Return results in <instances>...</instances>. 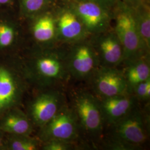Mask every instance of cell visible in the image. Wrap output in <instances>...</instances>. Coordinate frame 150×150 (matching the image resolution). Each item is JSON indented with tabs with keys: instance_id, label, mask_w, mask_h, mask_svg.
<instances>
[{
	"instance_id": "2e32d148",
	"label": "cell",
	"mask_w": 150,
	"mask_h": 150,
	"mask_svg": "<svg viewBox=\"0 0 150 150\" xmlns=\"http://www.w3.org/2000/svg\"><path fill=\"white\" fill-rule=\"evenodd\" d=\"M59 0H17L19 15L30 20L40 13L52 8Z\"/></svg>"
},
{
	"instance_id": "ac0fdd59",
	"label": "cell",
	"mask_w": 150,
	"mask_h": 150,
	"mask_svg": "<svg viewBox=\"0 0 150 150\" xmlns=\"http://www.w3.org/2000/svg\"><path fill=\"white\" fill-rule=\"evenodd\" d=\"M2 128L6 132L24 135L31 131V125L26 117L21 115H12L6 118Z\"/></svg>"
},
{
	"instance_id": "cb8c5ba5",
	"label": "cell",
	"mask_w": 150,
	"mask_h": 150,
	"mask_svg": "<svg viewBox=\"0 0 150 150\" xmlns=\"http://www.w3.org/2000/svg\"><path fill=\"white\" fill-rule=\"evenodd\" d=\"M14 5V0H0V10L10 9Z\"/></svg>"
},
{
	"instance_id": "277c9868",
	"label": "cell",
	"mask_w": 150,
	"mask_h": 150,
	"mask_svg": "<svg viewBox=\"0 0 150 150\" xmlns=\"http://www.w3.org/2000/svg\"><path fill=\"white\" fill-rule=\"evenodd\" d=\"M51 49L33 60V72L44 83L64 88L71 78L67 64V45L59 44Z\"/></svg>"
},
{
	"instance_id": "e0dca14e",
	"label": "cell",
	"mask_w": 150,
	"mask_h": 150,
	"mask_svg": "<svg viewBox=\"0 0 150 150\" xmlns=\"http://www.w3.org/2000/svg\"><path fill=\"white\" fill-rule=\"evenodd\" d=\"M16 92V85L11 74L0 67V111L10 103Z\"/></svg>"
},
{
	"instance_id": "ffe728a7",
	"label": "cell",
	"mask_w": 150,
	"mask_h": 150,
	"mask_svg": "<svg viewBox=\"0 0 150 150\" xmlns=\"http://www.w3.org/2000/svg\"><path fill=\"white\" fill-rule=\"evenodd\" d=\"M132 93L139 102H148L150 98V78L138 84L134 88Z\"/></svg>"
},
{
	"instance_id": "9a60e30c",
	"label": "cell",
	"mask_w": 150,
	"mask_h": 150,
	"mask_svg": "<svg viewBox=\"0 0 150 150\" xmlns=\"http://www.w3.org/2000/svg\"><path fill=\"white\" fill-rule=\"evenodd\" d=\"M133 10L139 37L146 50L150 54V5L141 2Z\"/></svg>"
},
{
	"instance_id": "30bf717a",
	"label": "cell",
	"mask_w": 150,
	"mask_h": 150,
	"mask_svg": "<svg viewBox=\"0 0 150 150\" xmlns=\"http://www.w3.org/2000/svg\"><path fill=\"white\" fill-rule=\"evenodd\" d=\"M88 81L91 82V91L98 98L128 92L123 72L118 67L100 66Z\"/></svg>"
},
{
	"instance_id": "603a6c76",
	"label": "cell",
	"mask_w": 150,
	"mask_h": 150,
	"mask_svg": "<svg viewBox=\"0 0 150 150\" xmlns=\"http://www.w3.org/2000/svg\"><path fill=\"white\" fill-rule=\"evenodd\" d=\"M77 1H92L98 3L102 5L105 6L113 10V8L116 7L121 0H77Z\"/></svg>"
},
{
	"instance_id": "9c48e42d",
	"label": "cell",
	"mask_w": 150,
	"mask_h": 150,
	"mask_svg": "<svg viewBox=\"0 0 150 150\" xmlns=\"http://www.w3.org/2000/svg\"><path fill=\"white\" fill-rule=\"evenodd\" d=\"M91 45L100 61V66L118 67L123 62V49L113 27L90 35Z\"/></svg>"
},
{
	"instance_id": "4316f807",
	"label": "cell",
	"mask_w": 150,
	"mask_h": 150,
	"mask_svg": "<svg viewBox=\"0 0 150 150\" xmlns=\"http://www.w3.org/2000/svg\"><path fill=\"white\" fill-rule=\"evenodd\" d=\"M1 138H0V145H1Z\"/></svg>"
},
{
	"instance_id": "4fadbf2b",
	"label": "cell",
	"mask_w": 150,
	"mask_h": 150,
	"mask_svg": "<svg viewBox=\"0 0 150 150\" xmlns=\"http://www.w3.org/2000/svg\"><path fill=\"white\" fill-rule=\"evenodd\" d=\"M54 7L29 20L35 41L49 47L59 45Z\"/></svg>"
},
{
	"instance_id": "8fae6325",
	"label": "cell",
	"mask_w": 150,
	"mask_h": 150,
	"mask_svg": "<svg viewBox=\"0 0 150 150\" xmlns=\"http://www.w3.org/2000/svg\"><path fill=\"white\" fill-rule=\"evenodd\" d=\"M64 92L59 90L45 92L38 96L30 107L34 123L43 126L67 103Z\"/></svg>"
},
{
	"instance_id": "d6986e66",
	"label": "cell",
	"mask_w": 150,
	"mask_h": 150,
	"mask_svg": "<svg viewBox=\"0 0 150 150\" xmlns=\"http://www.w3.org/2000/svg\"><path fill=\"white\" fill-rule=\"evenodd\" d=\"M17 30L12 23L5 19H0V48L11 46L16 40Z\"/></svg>"
},
{
	"instance_id": "7402d4cb",
	"label": "cell",
	"mask_w": 150,
	"mask_h": 150,
	"mask_svg": "<svg viewBox=\"0 0 150 150\" xmlns=\"http://www.w3.org/2000/svg\"><path fill=\"white\" fill-rule=\"evenodd\" d=\"M13 150H35L38 149V144L30 139H22L15 141L11 144Z\"/></svg>"
},
{
	"instance_id": "5bb4252c",
	"label": "cell",
	"mask_w": 150,
	"mask_h": 150,
	"mask_svg": "<svg viewBox=\"0 0 150 150\" xmlns=\"http://www.w3.org/2000/svg\"><path fill=\"white\" fill-rule=\"evenodd\" d=\"M122 70L127 85V92L132 93L139 83L150 78V56L142 57L123 64Z\"/></svg>"
},
{
	"instance_id": "484cf974",
	"label": "cell",
	"mask_w": 150,
	"mask_h": 150,
	"mask_svg": "<svg viewBox=\"0 0 150 150\" xmlns=\"http://www.w3.org/2000/svg\"><path fill=\"white\" fill-rule=\"evenodd\" d=\"M141 2H144L146 4L148 5H150V0H142Z\"/></svg>"
},
{
	"instance_id": "6da1fadb",
	"label": "cell",
	"mask_w": 150,
	"mask_h": 150,
	"mask_svg": "<svg viewBox=\"0 0 150 150\" xmlns=\"http://www.w3.org/2000/svg\"><path fill=\"white\" fill-rule=\"evenodd\" d=\"M108 127L110 130L105 144L111 150H139L148 139V117L139 104Z\"/></svg>"
},
{
	"instance_id": "d4e9b609",
	"label": "cell",
	"mask_w": 150,
	"mask_h": 150,
	"mask_svg": "<svg viewBox=\"0 0 150 150\" xmlns=\"http://www.w3.org/2000/svg\"><path fill=\"white\" fill-rule=\"evenodd\" d=\"M124 4L131 7L132 8L136 7L142 2V0H121Z\"/></svg>"
},
{
	"instance_id": "44dd1931",
	"label": "cell",
	"mask_w": 150,
	"mask_h": 150,
	"mask_svg": "<svg viewBox=\"0 0 150 150\" xmlns=\"http://www.w3.org/2000/svg\"><path fill=\"white\" fill-rule=\"evenodd\" d=\"M77 144L63 141L53 140L48 141L47 144L43 147L46 150H70L77 149Z\"/></svg>"
},
{
	"instance_id": "ba28073f",
	"label": "cell",
	"mask_w": 150,
	"mask_h": 150,
	"mask_svg": "<svg viewBox=\"0 0 150 150\" xmlns=\"http://www.w3.org/2000/svg\"><path fill=\"white\" fill-rule=\"evenodd\" d=\"M43 126L48 141L57 140L77 144L81 138L77 118L67 103Z\"/></svg>"
},
{
	"instance_id": "7c38bea8",
	"label": "cell",
	"mask_w": 150,
	"mask_h": 150,
	"mask_svg": "<svg viewBox=\"0 0 150 150\" xmlns=\"http://www.w3.org/2000/svg\"><path fill=\"white\" fill-rule=\"evenodd\" d=\"M105 126L108 127L127 115L139 102L132 93L99 98Z\"/></svg>"
},
{
	"instance_id": "3957f363",
	"label": "cell",
	"mask_w": 150,
	"mask_h": 150,
	"mask_svg": "<svg viewBox=\"0 0 150 150\" xmlns=\"http://www.w3.org/2000/svg\"><path fill=\"white\" fill-rule=\"evenodd\" d=\"M113 26L123 49L122 64L142 57L150 56L137 31L133 8L121 1L113 10Z\"/></svg>"
},
{
	"instance_id": "8992f818",
	"label": "cell",
	"mask_w": 150,
	"mask_h": 150,
	"mask_svg": "<svg viewBox=\"0 0 150 150\" xmlns=\"http://www.w3.org/2000/svg\"><path fill=\"white\" fill-rule=\"evenodd\" d=\"M54 11L59 44L71 45L90 36L67 0H59Z\"/></svg>"
},
{
	"instance_id": "5b68a950",
	"label": "cell",
	"mask_w": 150,
	"mask_h": 150,
	"mask_svg": "<svg viewBox=\"0 0 150 150\" xmlns=\"http://www.w3.org/2000/svg\"><path fill=\"white\" fill-rule=\"evenodd\" d=\"M89 37L67 45L68 70L71 77L77 80H89L100 66L98 57Z\"/></svg>"
},
{
	"instance_id": "52a82bcc",
	"label": "cell",
	"mask_w": 150,
	"mask_h": 150,
	"mask_svg": "<svg viewBox=\"0 0 150 150\" xmlns=\"http://www.w3.org/2000/svg\"><path fill=\"white\" fill-rule=\"evenodd\" d=\"M90 35L104 32L112 27L113 10L98 3L67 0Z\"/></svg>"
},
{
	"instance_id": "7a4b0ae2",
	"label": "cell",
	"mask_w": 150,
	"mask_h": 150,
	"mask_svg": "<svg viewBox=\"0 0 150 150\" xmlns=\"http://www.w3.org/2000/svg\"><path fill=\"white\" fill-rule=\"evenodd\" d=\"M70 100L69 105L77 118L81 137L93 145L98 144L105 127L99 98L92 91L79 89L71 92Z\"/></svg>"
}]
</instances>
